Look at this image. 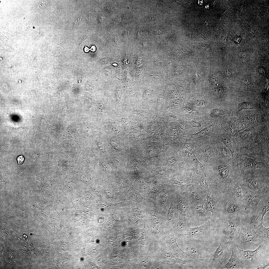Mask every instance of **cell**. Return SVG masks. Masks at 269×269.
Instances as JSON below:
<instances>
[{
    "instance_id": "1",
    "label": "cell",
    "mask_w": 269,
    "mask_h": 269,
    "mask_svg": "<svg viewBox=\"0 0 269 269\" xmlns=\"http://www.w3.org/2000/svg\"><path fill=\"white\" fill-rule=\"evenodd\" d=\"M184 252L194 261L195 269H208L213 257V254L218 246L216 243L182 239Z\"/></svg>"
},
{
    "instance_id": "2",
    "label": "cell",
    "mask_w": 269,
    "mask_h": 269,
    "mask_svg": "<svg viewBox=\"0 0 269 269\" xmlns=\"http://www.w3.org/2000/svg\"><path fill=\"white\" fill-rule=\"evenodd\" d=\"M269 237L260 235L256 232L245 215L241 217L240 234L231 243L241 249L254 250L261 244L269 242Z\"/></svg>"
},
{
    "instance_id": "3",
    "label": "cell",
    "mask_w": 269,
    "mask_h": 269,
    "mask_svg": "<svg viewBox=\"0 0 269 269\" xmlns=\"http://www.w3.org/2000/svg\"><path fill=\"white\" fill-rule=\"evenodd\" d=\"M236 246L239 254L238 258L245 269H257L269 262V242L261 244L254 250H244Z\"/></svg>"
},
{
    "instance_id": "4",
    "label": "cell",
    "mask_w": 269,
    "mask_h": 269,
    "mask_svg": "<svg viewBox=\"0 0 269 269\" xmlns=\"http://www.w3.org/2000/svg\"><path fill=\"white\" fill-rule=\"evenodd\" d=\"M241 217L226 219L222 225H216L217 236L219 243L230 245L232 241L240 233Z\"/></svg>"
},
{
    "instance_id": "5",
    "label": "cell",
    "mask_w": 269,
    "mask_h": 269,
    "mask_svg": "<svg viewBox=\"0 0 269 269\" xmlns=\"http://www.w3.org/2000/svg\"><path fill=\"white\" fill-rule=\"evenodd\" d=\"M216 230V226L208 222L198 226L190 227L183 238L219 244Z\"/></svg>"
},
{
    "instance_id": "6",
    "label": "cell",
    "mask_w": 269,
    "mask_h": 269,
    "mask_svg": "<svg viewBox=\"0 0 269 269\" xmlns=\"http://www.w3.org/2000/svg\"><path fill=\"white\" fill-rule=\"evenodd\" d=\"M232 253L231 245L219 242L218 247L213 254L212 261L208 269H223L228 262Z\"/></svg>"
},
{
    "instance_id": "7",
    "label": "cell",
    "mask_w": 269,
    "mask_h": 269,
    "mask_svg": "<svg viewBox=\"0 0 269 269\" xmlns=\"http://www.w3.org/2000/svg\"><path fill=\"white\" fill-rule=\"evenodd\" d=\"M242 194L243 201L245 205L246 215L255 212L263 196L254 195L246 190Z\"/></svg>"
},
{
    "instance_id": "8",
    "label": "cell",
    "mask_w": 269,
    "mask_h": 269,
    "mask_svg": "<svg viewBox=\"0 0 269 269\" xmlns=\"http://www.w3.org/2000/svg\"><path fill=\"white\" fill-rule=\"evenodd\" d=\"M230 245L232 249L231 255L228 262L224 266L223 269H245L244 265L237 256V250L236 246L232 243Z\"/></svg>"
},
{
    "instance_id": "9",
    "label": "cell",
    "mask_w": 269,
    "mask_h": 269,
    "mask_svg": "<svg viewBox=\"0 0 269 269\" xmlns=\"http://www.w3.org/2000/svg\"><path fill=\"white\" fill-rule=\"evenodd\" d=\"M229 189L230 190V191L232 192L231 193L232 194L231 195L233 197L244 202L242 189L238 184H236L232 186H230V188H229Z\"/></svg>"
},
{
    "instance_id": "10",
    "label": "cell",
    "mask_w": 269,
    "mask_h": 269,
    "mask_svg": "<svg viewBox=\"0 0 269 269\" xmlns=\"http://www.w3.org/2000/svg\"><path fill=\"white\" fill-rule=\"evenodd\" d=\"M243 166L245 169H255L262 166V163L250 158L245 160Z\"/></svg>"
},
{
    "instance_id": "11",
    "label": "cell",
    "mask_w": 269,
    "mask_h": 269,
    "mask_svg": "<svg viewBox=\"0 0 269 269\" xmlns=\"http://www.w3.org/2000/svg\"><path fill=\"white\" fill-rule=\"evenodd\" d=\"M218 171L222 178L225 180L228 177L230 173L229 168L225 165H221L218 168Z\"/></svg>"
},
{
    "instance_id": "12",
    "label": "cell",
    "mask_w": 269,
    "mask_h": 269,
    "mask_svg": "<svg viewBox=\"0 0 269 269\" xmlns=\"http://www.w3.org/2000/svg\"><path fill=\"white\" fill-rule=\"evenodd\" d=\"M205 205L207 212H211L212 213V216H213L214 215L215 206L214 202L212 198L207 196Z\"/></svg>"
},
{
    "instance_id": "13",
    "label": "cell",
    "mask_w": 269,
    "mask_h": 269,
    "mask_svg": "<svg viewBox=\"0 0 269 269\" xmlns=\"http://www.w3.org/2000/svg\"><path fill=\"white\" fill-rule=\"evenodd\" d=\"M222 140L224 145L229 149L233 157L234 148L232 141L229 138L225 137H222Z\"/></svg>"
},
{
    "instance_id": "14",
    "label": "cell",
    "mask_w": 269,
    "mask_h": 269,
    "mask_svg": "<svg viewBox=\"0 0 269 269\" xmlns=\"http://www.w3.org/2000/svg\"><path fill=\"white\" fill-rule=\"evenodd\" d=\"M226 90L224 87L219 86L214 88L212 91V94L218 97H221L225 94Z\"/></svg>"
},
{
    "instance_id": "15",
    "label": "cell",
    "mask_w": 269,
    "mask_h": 269,
    "mask_svg": "<svg viewBox=\"0 0 269 269\" xmlns=\"http://www.w3.org/2000/svg\"><path fill=\"white\" fill-rule=\"evenodd\" d=\"M211 126L206 127L199 132L193 134V136L196 138H198L208 135L210 132Z\"/></svg>"
},
{
    "instance_id": "16",
    "label": "cell",
    "mask_w": 269,
    "mask_h": 269,
    "mask_svg": "<svg viewBox=\"0 0 269 269\" xmlns=\"http://www.w3.org/2000/svg\"><path fill=\"white\" fill-rule=\"evenodd\" d=\"M196 214L201 218H206L208 215L203 206H198L195 208Z\"/></svg>"
},
{
    "instance_id": "17",
    "label": "cell",
    "mask_w": 269,
    "mask_h": 269,
    "mask_svg": "<svg viewBox=\"0 0 269 269\" xmlns=\"http://www.w3.org/2000/svg\"><path fill=\"white\" fill-rule=\"evenodd\" d=\"M186 156L188 160L193 163H197L200 167H202L203 166L201 163L198 160L196 156L192 153L188 152L186 154Z\"/></svg>"
},
{
    "instance_id": "18",
    "label": "cell",
    "mask_w": 269,
    "mask_h": 269,
    "mask_svg": "<svg viewBox=\"0 0 269 269\" xmlns=\"http://www.w3.org/2000/svg\"><path fill=\"white\" fill-rule=\"evenodd\" d=\"M252 104L250 102L245 101L242 102L238 104V110L241 111L243 110L249 109L253 108Z\"/></svg>"
},
{
    "instance_id": "19",
    "label": "cell",
    "mask_w": 269,
    "mask_h": 269,
    "mask_svg": "<svg viewBox=\"0 0 269 269\" xmlns=\"http://www.w3.org/2000/svg\"><path fill=\"white\" fill-rule=\"evenodd\" d=\"M269 227L265 228L263 227V224H261L255 231H257L259 233L263 235L264 236L269 237Z\"/></svg>"
},
{
    "instance_id": "20",
    "label": "cell",
    "mask_w": 269,
    "mask_h": 269,
    "mask_svg": "<svg viewBox=\"0 0 269 269\" xmlns=\"http://www.w3.org/2000/svg\"><path fill=\"white\" fill-rule=\"evenodd\" d=\"M252 80L250 77L246 76L244 77L242 81V84L244 87H249L252 84Z\"/></svg>"
},
{
    "instance_id": "21",
    "label": "cell",
    "mask_w": 269,
    "mask_h": 269,
    "mask_svg": "<svg viewBox=\"0 0 269 269\" xmlns=\"http://www.w3.org/2000/svg\"><path fill=\"white\" fill-rule=\"evenodd\" d=\"M203 152L206 158L208 159L210 158L211 154V148L210 145H205L203 148Z\"/></svg>"
},
{
    "instance_id": "22",
    "label": "cell",
    "mask_w": 269,
    "mask_h": 269,
    "mask_svg": "<svg viewBox=\"0 0 269 269\" xmlns=\"http://www.w3.org/2000/svg\"><path fill=\"white\" fill-rule=\"evenodd\" d=\"M222 114V112L221 110L215 108L212 110L210 114L211 118H216L219 117Z\"/></svg>"
},
{
    "instance_id": "23",
    "label": "cell",
    "mask_w": 269,
    "mask_h": 269,
    "mask_svg": "<svg viewBox=\"0 0 269 269\" xmlns=\"http://www.w3.org/2000/svg\"><path fill=\"white\" fill-rule=\"evenodd\" d=\"M179 207L181 211L183 214H186L188 212L187 207L185 203L182 201L179 202Z\"/></svg>"
},
{
    "instance_id": "24",
    "label": "cell",
    "mask_w": 269,
    "mask_h": 269,
    "mask_svg": "<svg viewBox=\"0 0 269 269\" xmlns=\"http://www.w3.org/2000/svg\"><path fill=\"white\" fill-rule=\"evenodd\" d=\"M209 80L210 83L212 85H214L217 83L218 79L217 77L212 73L210 74L209 76Z\"/></svg>"
},
{
    "instance_id": "25",
    "label": "cell",
    "mask_w": 269,
    "mask_h": 269,
    "mask_svg": "<svg viewBox=\"0 0 269 269\" xmlns=\"http://www.w3.org/2000/svg\"><path fill=\"white\" fill-rule=\"evenodd\" d=\"M250 134V131L248 130H244L239 133L241 138L244 140H245L248 137Z\"/></svg>"
},
{
    "instance_id": "26",
    "label": "cell",
    "mask_w": 269,
    "mask_h": 269,
    "mask_svg": "<svg viewBox=\"0 0 269 269\" xmlns=\"http://www.w3.org/2000/svg\"><path fill=\"white\" fill-rule=\"evenodd\" d=\"M174 209L173 205L172 204H171L168 212V219L169 221H171L174 215Z\"/></svg>"
},
{
    "instance_id": "27",
    "label": "cell",
    "mask_w": 269,
    "mask_h": 269,
    "mask_svg": "<svg viewBox=\"0 0 269 269\" xmlns=\"http://www.w3.org/2000/svg\"><path fill=\"white\" fill-rule=\"evenodd\" d=\"M237 131L239 132L245 130L246 128L245 124L242 122H238L236 126Z\"/></svg>"
},
{
    "instance_id": "28",
    "label": "cell",
    "mask_w": 269,
    "mask_h": 269,
    "mask_svg": "<svg viewBox=\"0 0 269 269\" xmlns=\"http://www.w3.org/2000/svg\"><path fill=\"white\" fill-rule=\"evenodd\" d=\"M237 131L236 126L233 124L230 125L228 128V131L229 133L234 135Z\"/></svg>"
},
{
    "instance_id": "29",
    "label": "cell",
    "mask_w": 269,
    "mask_h": 269,
    "mask_svg": "<svg viewBox=\"0 0 269 269\" xmlns=\"http://www.w3.org/2000/svg\"><path fill=\"white\" fill-rule=\"evenodd\" d=\"M265 139L264 135L262 134L259 133L256 136L255 138V141L258 143L262 142Z\"/></svg>"
},
{
    "instance_id": "30",
    "label": "cell",
    "mask_w": 269,
    "mask_h": 269,
    "mask_svg": "<svg viewBox=\"0 0 269 269\" xmlns=\"http://www.w3.org/2000/svg\"><path fill=\"white\" fill-rule=\"evenodd\" d=\"M221 153L224 157L226 158L229 156V154L227 149L225 147H222L220 149Z\"/></svg>"
},
{
    "instance_id": "31",
    "label": "cell",
    "mask_w": 269,
    "mask_h": 269,
    "mask_svg": "<svg viewBox=\"0 0 269 269\" xmlns=\"http://www.w3.org/2000/svg\"><path fill=\"white\" fill-rule=\"evenodd\" d=\"M249 120L250 124L255 125L257 123V118L255 115H251L249 117Z\"/></svg>"
},
{
    "instance_id": "32",
    "label": "cell",
    "mask_w": 269,
    "mask_h": 269,
    "mask_svg": "<svg viewBox=\"0 0 269 269\" xmlns=\"http://www.w3.org/2000/svg\"><path fill=\"white\" fill-rule=\"evenodd\" d=\"M192 199L194 200L199 201L200 200V198L197 192L195 191H193L191 194Z\"/></svg>"
},
{
    "instance_id": "33",
    "label": "cell",
    "mask_w": 269,
    "mask_h": 269,
    "mask_svg": "<svg viewBox=\"0 0 269 269\" xmlns=\"http://www.w3.org/2000/svg\"><path fill=\"white\" fill-rule=\"evenodd\" d=\"M201 183L202 185L204 188L207 189H208V183L205 178L204 177L202 178L201 181Z\"/></svg>"
},
{
    "instance_id": "34",
    "label": "cell",
    "mask_w": 269,
    "mask_h": 269,
    "mask_svg": "<svg viewBox=\"0 0 269 269\" xmlns=\"http://www.w3.org/2000/svg\"><path fill=\"white\" fill-rule=\"evenodd\" d=\"M205 103V101L203 100H197L194 102L193 104L197 106H201L204 105Z\"/></svg>"
},
{
    "instance_id": "35",
    "label": "cell",
    "mask_w": 269,
    "mask_h": 269,
    "mask_svg": "<svg viewBox=\"0 0 269 269\" xmlns=\"http://www.w3.org/2000/svg\"><path fill=\"white\" fill-rule=\"evenodd\" d=\"M61 249L64 251H65L68 250L69 245L68 243L66 242H62L61 244Z\"/></svg>"
},
{
    "instance_id": "36",
    "label": "cell",
    "mask_w": 269,
    "mask_h": 269,
    "mask_svg": "<svg viewBox=\"0 0 269 269\" xmlns=\"http://www.w3.org/2000/svg\"><path fill=\"white\" fill-rule=\"evenodd\" d=\"M176 162V160L174 157H171L169 158L168 161V163L169 165L171 166H174Z\"/></svg>"
},
{
    "instance_id": "37",
    "label": "cell",
    "mask_w": 269,
    "mask_h": 269,
    "mask_svg": "<svg viewBox=\"0 0 269 269\" xmlns=\"http://www.w3.org/2000/svg\"><path fill=\"white\" fill-rule=\"evenodd\" d=\"M223 72L225 76L227 77L231 78L232 76V73L229 70L225 69L224 70Z\"/></svg>"
},
{
    "instance_id": "38",
    "label": "cell",
    "mask_w": 269,
    "mask_h": 269,
    "mask_svg": "<svg viewBox=\"0 0 269 269\" xmlns=\"http://www.w3.org/2000/svg\"><path fill=\"white\" fill-rule=\"evenodd\" d=\"M184 110L186 113L191 114L193 113L194 111L191 108L188 107H185L184 108Z\"/></svg>"
},
{
    "instance_id": "39",
    "label": "cell",
    "mask_w": 269,
    "mask_h": 269,
    "mask_svg": "<svg viewBox=\"0 0 269 269\" xmlns=\"http://www.w3.org/2000/svg\"><path fill=\"white\" fill-rule=\"evenodd\" d=\"M190 123L191 125L194 128H198L201 126L200 123L195 121H191Z\"/></svg>"
},
{
    "instance_id": "40",
    "label": "cell",
    "mask_w": 269,
    "mask_h": 269,
    "mask_svg": "<svg viewBox=\"0 0 269 269\" xmlns=\"http://www.w3.org/2000/svg\"><path fill=\"white\" fill-rule=\"evenodd\" d=\"M194 79H195L196 81H198L201 78V74L199 72L196 71L194 73Z\"/></svg>"
},
{
    "instance_id": "41",
    "label": "cell",
    "mask_w": 269,
    "mask_h": 269,
    "mask_svg": "<svg viewBox=\"0 0 269 269\" xmlns=\"http://www.w3.org/2000/svg\"><path fill=\"white\" fill-rule=\"evenodd\" d=\"M167 198V196L166 194H165L162 195L161 199V203L162 204H164L166 201Z\"/></svg>"
},
{
    "instance_id": "42",
    "label": "cell",
    "mask_w": 269,
    "mask_h": 269,
    "mask_svg": "<svg viewBox=\"0 0 269 269\" xmlns=\"http://www.w3.org/2000/svg\"><path fill=\"white\" fill-rule=\"evenodd\" d=\"M132 213L136 215H140L141 214L140 209L138 208H134L132 209Z\"/></svg>"
},
{
    "instance_id": "43",
    "label": "cell",
    "mask_w": 269,
    "mask_h": 269,
    "mask_svg": "<svg viewBox=\"0 0 269 269\" xmlns=\"http://www.w3.org/2000/svg\"><path fill=\"white\" fill-rule=\"evenodd\" d=\"M161 187L160 186H156L154 187L152 190V192L153 193H155L158 192L161 189Z\"/></svg>"
},
{
    "instance_id": "44",
    "label": "cell",
    "mask_w": 269,
    "mask_h": 269,
    "mask_svg": "<svg viewBox=\"0 0 269 269\" xmlns=\"http://www.w3.org/2000/svg\"><path fill=\"white\" fill-rule=\"evenodd\" d=\"M156 18V17L155 15H151L146 17V19L147 20L151 21L155 20Z\"/></svg>"
},
{
    "instance_id": "45",
    "label": "cell",
    "mask_w": 269,
    "mask_h": 269,
    "mask_svg": "<svg viewBox=\"0 0 269 269\" xmlns=\"http://www.w3.org/2000/svg\"><path fill=\"white\" fill-rule=\"evenodd\" d=\"M269 262H268L267 263L264 264L262 265H261L257 269H269Z\"/></svg>"
},
{
    "instance_id": "46",
    "label": "cell",
    "mask_w": 269,
    "mask_h": 269,
    "mask_svg": "<svg viewBox=\"0 0 269 269\" xmlns=\"http://www.w3.org/2000/svg\"><path fill=\"white\" fill-rule=\"evenodd\" d=\"M24 159L23 156L21 155L19 156L17 158V161L18 163L19 164H21L23 162Z\"/></svg>"
},
{
    "instance_id": "47",
    "label": "cell",
    "mask_w": 269,
    "mask_h": 269,
    "mask_svg": "<svg viewBox=\"0 0 269 269\" xmlns=\"http://www.w3.org/2000/svg\"><path fill=\"white\" fill-rule=\"evenodd\" d=\"M171 143V142L170 141L168 140H166L164 141L163 146L165 148H167L169 146Z\"/></svg>"
},
{
    "instance_id": "48",
    "label": "cell",
    "mask_w": 269,
    "mask_h": 269,
    "mask_svg": "<svg viewBox=\"0 0 269 269\" xmlns=\"http://www.w3.org/2000/svg\"><path fill=\"white\" fill-rule=\"evenodd\" d=\"M105 192L107 196L109 197H112V194L110 191L108 189H105Z\"/></svg>"
},
{
    "instance_id": "49",
    "label": "cell",
    "mask_w": 269,
    "mask_h": 269,
    "mask_svg": "<svg viewBox=\"0 0 269 269\" xmlns=\"http://www.w3.org/2000/svg\"><path fill=\"white\" fill-rule=\"evenodd\" d=\"M258 73L260 74H264L265 72V70L264 69L262 68V67H260L258 69Z\"/></svg>"
},
{
    "instance_id": "50",
    "label": "cell",
    "mask_w": 269,
    "mask_h": 269,
    "mask_svg": "<svg viewBox=\"0 0 269 269\" xmlns=\"http://www.w3.org/2000/svg\"><path fill=\"white\" fill-rule=\"evenodd\" d=\"M82 19L81 18V17H78L77 18V19H76V20H75V23H74L75 24H78L79 22H81V21Z\"/></svg>"
},
{
    "instance_id": "51",
    "label": "cell",
    "mask_w": 269,
    "mask_h": 269,
    "mask_svg": "<svg viewBox=\"0 0 269 269\" xmlns=\"http://www.w3.org/2000/svg\"><path fill=\"white\" fill-rule=\"evenodd\" d=\"M141 186L144 189H146L147 188L146 184L144 183L141 184Z\"/></svg>"
},
{
    "instance_id": "52",
    "label": "cell",
    "mask_w": 269,
    "mask_h": 269,
    "mask_svg": "<svg viewBox=\"0 0 269 269\" xmlns=\"http://www.w3.org/2000/svg\"><path fill=\"white\" fill-rule=\"evenodd\" d=\"M121 19L120 18H118L116 19L115 20V23H117L120 22L121 20Z\"/></svg>"
},
{
    "instance_id": "53",
    "label": "cell",
    "mask_w": 269,
    "mask_h": 269,
    "mask_svg": "<svg viewBox=\"0 0 269 269\" xmlns=\"http://www.w3.org/2000/svg\"><path fill=\"white\" fill-rule=\"evenodd\" d=\"M95 50H96V48L95 47V46H92V47H91V50L92 51L94 52V51H95Z\"/></svg>"
},
{
    "instance_id": "54",
    "label": "cell",
    "mask_w": 269,
    "mask_h": 269,
    "mask_svg": "<svg viewBox=\"0 0 269 269\" xmlns=\"http://www.w3.org/2000/svg\"><path fill=\"white\" fill-rule=\"evenodd\" d=\"M114 40L116 42H118L119 40V39L118 37H115L114 38Z\"/></svg>"
},
{
    "instance_id": "55",
    "label": "cell",
    "mask_w": 269,
    "mask_h": 269,
    "mask_svg": "<svg viewBox=\"0 0 269 269\" xmlns=\"http://www.w3.org/2000/svg\"><path fill=\"white\" fill-rule=\"evenodd\" d=\"M89 50V49L87 47H86L85 48V51L86 52H88Z\"/></svg>"
},
{
    "instance_id": "56",
    "label": "cell",
    "mask_w": 269,
    "mask_h": 269,
    "mask_svg": "<svg viewBox=\"0 0 269 269\" xmlns=\"http://www.w3.org/2000/svg\"><path fill=\"white\" fill-rule=\"evenodd\" d=\"M13 70H14V68H13V67H11V68H10L9 69V70L10 71V72H12L13 71Z\"/></svg>"
}]
</instances>
